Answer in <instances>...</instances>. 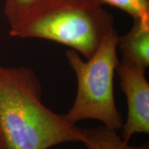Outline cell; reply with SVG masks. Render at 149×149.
Wrapping results in <instances>:
<instances>
[{"label": "cell", "instance_id": "8", "mask_svg": "<svg viewBox=\"0 0 149 149\" xmlns=\"http://www.w3.org/2000/svg\"><path fill=\"white\" fill-rule=\"evenodd\" d=\"M37 0H4L3 13L9 25L18 20Z\"/></svg>", "mask_w": 149, "mask_h": 149}, {"label": "cell", "instance_id": "4", "mask_svg": "<svg viewBox=\"0 0 149 149\" xmlns=\"http://www.w3.org/2000/svg\"><path fill=\"white\" fill-rule=\"evenodd\" d=\"M146 70L124 59L116 69L127 99V119L121 129V137L126 143L135 134H149V83Z\"/></svg>", "mask_w": 149, "mask_h": 149}, {"label": "cell", "instance_id": "7", "mask_svg": "<svg viewBox=\"0 0 149 149\" xmlns=\"http://www.w3.org/2000/svg\"><path fill=\"white\" fill-rule=\"evenodd\" d=\"M101 5L107 4L124 11L133 20L149 22V0H95Z\"/></svg>", "mask_w": 149, "mask_h": 149}, {"label": "cell", "instance_id": "9", "mask_svg": "<svg viewBox=\"0 0 149 149\" xmlns=\"http://www.w3.org/2000/svg\"><path fill=\"white\" fill-rule=\"evenodd\" d=\"M0 149H3V148H2V146H1V144H0Z\"/></svg>", "mask_w": 149, "mask_h": 149}, {"label": "cell", "instance_id": "5", "mask_svg": "<svg viewBox=\"0 0 149 149\" xmlns=\"http://www.w3.org/2000/svg\"><path fill=\"white\" fill-rule=\"evenodd\" d=\"M117 48L122 59L137 66H149V22L134 20L131 29L118 37Z\"/></svg>", "mask_w": 149, "mask_h": 149}, {"label": "cell", "instance_id": "10", "mask_svg": "<svg viewBox=\"0 0 149 149\" xmlns=\"http://www.w3.org/2000/svg\"><path fill=\"white\" fill-rule=\"evenodd\" d=\"M1 1V0H0V1Z\"/></svg>", "mask_w": 149, "mask_h": 149}, {"label": "cell", "instance_id": "2", "mask_svg": "<svg viewBox=\"0 0 149 149\" xmlns=\"http://www.w3.org/2000/svg\"><path fill=\"white\" fill-rule=\"evenodd\" d=\"M114 29L113 15L95 0H37L10 25V35L59 43L88 59Z\"/></svg>", "mask_w": 149, "mask_h": 149}, {"label": "cell", "instance_id": "3", "mask_svg": "<svg viewBox=\"0 0 149 149\" xmlns=\"http://www.w3.org/2000/svg\"><path fill=\"white\" fill-rule=\"evenodd\" d=\"M119 35L115 29L106 35L92 57L84 61L72 49L66 52L77 81L76 97L65 117L76 124L84 120H98L110 129H122L124 121L117 109L114 94V77L120 61L117 57Z\"/></svg>", "mask_w": 149, "mask_h": 149}, {"label": "cell", "instance_id": "1", "mask_svg": "<svg viewBox=\"0 0 149 149\" xmlns=\"http://www.w3.org/2000/svg\"><path fill=\"white\" fill-rule=\"evenodd\" d=\"M37 74L26 67L0 66V144L3 149H49L81 142L84 128L42 102Z\"/></svg>", "mask_w": 149, "mask_h": 149}, {"label": "cell", "instance_id": "6", "mask_svg": "<svg viewBox=\"0 0 149 149\" xmlns=\"http://www.w3.org/2000/svg\"><path fill=\"white\" fill-rule=\"evenodd\" d=\"M82 144L87 149H149L148 142L137 146L129 145L123 140L117 131L105 126L84 128Z\"/></svg>", "mask_w": 149, "mask_h": 149}]
</instances>
